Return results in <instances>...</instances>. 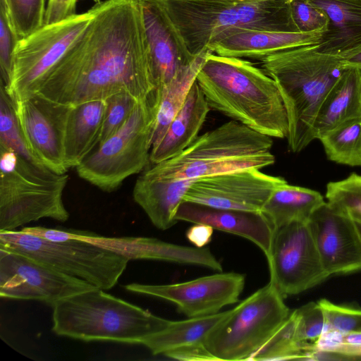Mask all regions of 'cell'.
I'll return each mask as SVG.
<instances>
[{"label":"cell","instance_id":"cell-14","mask_svg":"<svg viewBox=\"0 0 361 361\" xmlns=\"http://www.w3.org/2000/svg\"><path fill=\"white\" fill-rule=\"evenodd\" d=\"M245 284V274L222 271L185 282L166 285L133 283L129 291L161 298L173 303L188 318L220 312L224 307L236 303Z\"/></svg>","mask_w":361,"mask_h":361},{"label":"cell","instance_id":"cell-18","mask_svg":"<svg viewBox=\"0 0 361 361\" xmlns=\"http://www.w3.org/2000/svg\"><path fill=\"white\" fill-rule=\"evenodd\" d=\"M308 224L329 276L361 270V243L348 214L325 202L314 212Z\"/></svg>","mask_w":361,"mask_h":361},{"label":"cell","instance_id":"cell-34","mask_svg":"<svg viewBox=\"0 0 361 361\" xmlns=\"http://www.w3.org/2000/svg\"><path fill=\"white\" fill-rule=\"evenodd\" d=\"M326 198L335 208L361 219V175L353 173L343 180L329 183Z\"/></svg>","mask_w":361,"mask_h":361},{"label":"cell","instance_id":"cell-40","mask_svg":"<svg viewBox=\"0 0 361 361\" xmlns=\"http://www.w3.org/2000/svg\"><path fill=\"white\" fill-rule=\"evenodd\" d=\"M80 0H47L44 25L60 22L75 15L77 3ZM95 4L101 0H92Z\"/></svg>","mask_w":361,"mask_h":361},{"label":"cell","instance_id":"cell-20","mask_svg":"<svg viewBox=\"0 0 361 361\" xmlns=\"http://www.w3.org/2000/svg\"><path fill=\"white\" fill-rule=\"evenodd\" d=\"M323 32H294L253 28L225 32L210 45L216 54L262 60L276 52L300 46L317 44Z\"/></svg>","mask_w":361,"mask_h":361},{"label":"cell","instance_id":"cell-21","mask_svg":"<svg viewBox=\"0 0 361 361\" xmlns=\"http://www.w3.org/2000/svg\"><path fill=\"white\" fill-rule=\"evenodd\" d=\"M174 218L239 235L257 245L266 257L269 253L274 228L262 212L219 209L183 201Z\"/></svg>","mask_w":361,"mask_h":361},{"label":"cell","instance_id":"cell-47","mask_svg":"<svg viewBox=\"0 0 361 361\" xmlns=\"http://www.w3.org/2000/svg\"><path fill=\"white\" fill-rule=\"evenodd\" d=\"M222 1H241V2H254V1H267V0H222Z\"/></svg>","mask_w":361,"mask_h":361},{"label":"cell","instance_id":"cell-16","mask_svg":"<svg viewBox=\"0 0 361 361\" xmlns=\"http://www.w3.org/2000/svg\"><path fill=\"white\" fill-rule=\"evenodd\" d=\"M27 147L37 161L58 173H66L65 133L73 106L39 94L14 102Z\"/></svg>","mask_w":361,"mask_h":361},{"label":"cell","instance_id":"cell-39","mask_svg":"<svg viewBox=\"0 0 361 361\" xmlns=\"http://www.w3.org/2000/svg\"><path fill=\"white\" fill-rule=\"evenodd\" d=\"M20 38L12 27L5 7L0 3L1 82L7 86L11 74L13 58Z\"/></svg>","mask_w":361,"mask_h":361},{"label":"cell","instance_id":"cell-3","mask_svg":"<svg viewBox=\"0 0 361 361\" xmlns=\"http://www.w3.org/2000/svg\"><path fill=\"white\" fill-rule=\"evenodd\" d=\"M261 61L286 110L289 149L301 152L315 139L313 126L319 108L345 69L338 55L319 51L317 44L283 50Z\"/></svg>","mask_w":361,"mask_h":361},{"label":"cell","instance_id":"cell-46","mask_svg":"<svg viewBox=\"0 0 361 361\" xmlns=\"http://www.w3.org/2000/svg\"><path fill=\"white\" fill-rule=\"evenodd\" d=\"M351 218L353 219V220L354 221V224L356 227V229H357V233H358V235L360 238V240L361 243V219L353 218V217H351Z\"/></svg>","mask_w":361,"mask_h":361},{"label":"cell","instance_id":"cell-19","mask_svg":"<svg viewBox=\"0 0 361 361\" xmlns=\"http://www.w3.org/2000/svg\"><path fill=\"white\" fill-rule=\"evenodd\" d=\"M60 235L62 239H79L105 247L128 259L160 260L223 270L208 247L183 246L148 237H106L75 229L62 228Z\"/></svg>","mask_w":361,"mask_h":361},{"label":"cell","instance_id":"cell-44","mask_svg":"<svg viewBox=\"0 0 361 361\" xmlns=\"http://www.w3.org/2000/svg\"><path fill=\"white\" fill-rule=\"evenodd\" d=\"M324 355H333L343 357V358L361 357V345L340 344Z\"/></svg>","mask_w":361,"mask_h":361},{"label":"cell","instance_id":"cell-29","mask_svg":"<svg viewBox=\"0 0 361 361\" xmlns=\"http://www.w3.org/2000/svg\"><path fill=\"white\" fill-rule=\"evenodd\" d=\"M208 52L197 56L195 59L180 71L169 83L161 90H156L159 99L152 145L160 140L182 106L192 85L196 81L198 71Z\"/></svg>","mask_w":361,"mask_h":361},{"label":"cell","instance_id":"cell-17","mask_svg":"<svg viewBox=\"0 0 361 361\" xmlns=\"http://www.w3.org/2000/svg\"><path fill=\"white\" fill-rule=\"evenodd\" d=\"M147 44L150 71L156 90H161L196 58L160 0H139Z\"/></svg>","mask_w":361,"mask_h":361},{"label":"cell","instance_id":"cell-13","mask_svg":"<svg viewBox=\"0 0 361 361\" xmlns=\"http://www.w3.org/2000/svg\"><path fill=\"white\" fill-rule=\"evenodd\" d=\"M95 288L29 257L0 248L2 298L38 300L53 306L61 300Z\"/></svg>","mask_w":361,"mask_h":361},{"label":"cell","instance_id":"cell-1","mask_svg":"<svg viewBox=\"0 0 361 361\" xmlns=\"http://www.w3.org/2000/svg\"><path fill=\"white\" fill-rule=\"evenodd\" d=\"M90 10V24L37 94L70 106L120 92L146 101L156 88L139 0H105Z\"/></svg>","mask_w":361,"mask_h":361},{"label":"cell","instance_id":"cell-4","mask_svg":"<svg viewBox=\"0 0 361 361\" xmlns=\"http://www.w3.org/2000/svg\"><path fill=\"white\" fill-rule=\"evenodd\" d=\"M53 331L83 341L140 344L170 320L95 288L53 306Z\"/></svg>","mask_w":361,"mask_h":361},{"label":"cell","instance_id":"cell-11","mask_svg":"<svg viewBox=\"0 0 361 361\" xmlns=\"http://www.w3.org/2000/svg\"><path fill=\"white\" fill-rule=\"evenodd\" d=\"M93 18L90 9L58 23L44 25L20 39L5 90L13 102L36 94L52 68L85 30Z\"/></svg>","mask_w":361,"mask_h":361},{"label":"cell","instance_id":"cell-42","mask_svg":"<svg viewBox=\"0 0 361 361\" xmlns=\"http://www.w3.org/2000/svg\"><path fill=\"white\" fill-rule=\"evenodd\" d=\"M214 228L209 226L195 224L186 232L188 240L195 247H203L212 240Z\"/></svg>","mask_w":361,"mask_h":361},{"label":"cell","instance_id":"cell-33","mask_svg":"<svg viewBox=\"0 0 361 361\" xmlns=\"http://www.w3.org/2000/svg\"><path fill=\"white\" fill-rule=\"evenodd\" d=\"M9 21L19 37L23 39L44 25L45 0H0Z\"/></svg>","mask_w":361,"mask_h":361},{"label":"cell","instance_id":"cell-9","mask_svg":"<svg viewBox=\"0 0 361 361\" xmlns=\"http://www.w3.org/2000/svg\"><path fill=\"white\" fill-rule=\"evenodd\" d=\"M0 248L29 257L103 290L117 283L130 260L85 240L54 241L22 230L0 231Z\"/></svg>","mask_w":361,"mask_h":361},{"label":"cell","instance_id":"cell-38","mask_svg":"<svg viewBox=\"0 0 361 361\" xmlns=\"http://www.w3.org/2000/svg\"><path fill=\"white\" fill-rule=\"evenodd\" d=\"M293 20L300 32H325L329 18L307 0H288Z\"/></svg>","mask_w":361,"mask_h":361},{"label":"cell","instance_id":"cell-30","mask_svg":"<svg viewBox=\"0 0 361 361\" xmlns=\"http://www.w3.org/2000/svg\"><path fill=\"white\" fill-rule=\"evenodd\" d=\"M296 325L297 316L293 311L249 360H312L313 345H304L297 342Z\"/></svg>","mask_w":361,"mask_h":361},{"label":"cell","instance_id":"cell-23","mask_svg":"<svg viewBox=\"0 0 361 361\" xmlns=\"http://www.w3.org/2000/svg\"><path fill=\"white\" fill-rule=\"evenodd\" d=\"M195 180L155 176L144 171L135 181L133 200L152 224L164 231L178 222L176 212Z\"/></svg>","mask_w":361,"mask_h":361},{"label":"cell","instance_id":"cell-8","mask_svg":"<svg viewBox=\"0 0 361 361\" xmlns=\"http://www.w3.org/2000/svg\"><path fill=\"white\" fill-rule=\"evenodd\" d=\"M159 98L155 91L138 102L123 126L76 167L78 176L102 190L112 192L128 177L143 171L149 162Z\"/></svg>","mask_w":361,"mask_h":361},{"label":"cell","instance_id":"cell-36","mask_svg":"<svg viewBox=\"0 0 361 361\" xmlns=\"http://www.w3.org/2000/svg\"><path fill=\"white\" fill-rule=\"evenodd\" d=\"M294 311L297 316V342L308 345L310 342L317 341L325 325L324 314L318 302H308Z\"/></svg>","mask_w":361,"mask_h":361},{"label":"cell","instance_id":"cell-6","mask_svg":"<svg viewBox=\"0 0 361 361\" xmlns=\"http://www.w3.org/2000/svg\"><path fill=\"white\" fill-rule=\"evenodd\" d=\"M272 137L234 120L198 137L170 159L145 171L152 176L197 179L247 169H262L275 162Z\"/></svg>","mask_w":361,"mask_h":361},{"label":"cell","instance_id":"cell-45","mask_svg":"<svg viewBox=\"0 0 361 361\" xmlns=\"http://www.w3.org/2000/svg\"><path fill=\"white\" fill-rule=\"evenodd\" d=\"M342 343L350 345H361V333H350L343 334L338 331L336 340V345L334 347Z\"/></svg>","mask_w":361,"mask_h":361},{"label":"cell","instance_id":"cell-12","mask_svg":"<svg viewBox=\"0 0 361 361\" xmlns=\"http://www.w3.org/2000/svg\"><path fill=\"white\" fill-rule=\"evenodd\" d=\"M267 259L269 282L283 298L310 289L329 277L308 221H293L274 229Z\"/></svg>","mask_w":361,"mask_h":361},{"label":"cell","instance_id":"cell-15","mask_svg":"<svg viewBox=\"0 0 361 361\" xmlns=\"http://www.w3.org/2000/svg\"><path fill=\"white\" fill-rule=\"evenodd\" d=\"M286 183L283 178L261 169H243L195 179L183 201L219 209L261 212L273 190Z\"/></svg>","mask_w":361,"mask_h":361},{"label":"cell","instance_id":"cell-41","mask_svg":"<svg viewBox=\"0 0 361 361\" xmlns=\"http://www.w3.org/2000/svg\"><path fill=\"white\" fill-rule=\"evenodd\" d=\"M166 357L187 361L216 360L206 349L204 345L180 348L164 355Z\"/></svg>","mask_w":361,"mask_h":361},{"label":"cell","instance_id":"cell-28","mask_svg":"<svg viewBox=\"0 0 361 361\" xmlns=\"http://www.w3.org/2000/svg\"><path fill=\"white\" fill-rule=\"evenodd\" d=\"M229 310L181 321H171L163 330L145 339L141 345L154 355H166L180 348L204 345L212 328L224 318Z\"/></svg>","mask_w":361,"mask_h":361},{"label":"cell","instance_id":"cell-10","mask_svg":"<svg viewBox=\"0 0 361 361\" xmlns=\"http://www.w3.org/2000/svg\"><path fill=\"white\" fill-rule=\"evenodd\" d=\"M269 282L229 310L209 331L204 346L216 360H249L290 314Z\"/></svg>","mask_w":361,"mask_h":361},{"label":"cell","instance_id":"cell-32","mask_svg":"<svg viewBox=\"0 0 361 361\" xmlns=\"http://www.w3.org/2000/svg\"><path fill=\"white\" fill-rule=\"evenodd\" d=\"M0 146L15 152L30 161L42 165L33 157L27 147L15 104L7 94L2 82L0 85Z\"/></svg>","mask_w":361,"mask_h":361},{"label":"cell","instance_id":"cell-7","mask_svg":"<svg viewBox=\"0 0 361 361\" xmlns=\"http://www.w3.org/2000/svg\"><path fill=\"white\" fill-rule=\"evenodd\" d=\"M0 231L43 218L65 222L68 175L58 173L0 146Z\"/></svg>","mask_w":361,"mask_h":361},{"label":"cell","instance_id":"cell-25","mask_svg":"<svg viewBox=\"0 0 361 361\" xmlns=\"http://www.w3.org/2000/svg\"><path fill=\"white\" fill-rule=\"evenodd\" d=\"M329 18L319 51L338 55L361 44V0H307Z\"/></svg>","mask_w":361,"mask_h":361},{"label":"cell","instance_id":"cell-35","mask_svg":"<svg viewBox=\"0 0 361 361\" xmlns=\"http://www.w3.org/2000/svg\"><path fill=\"white\" fill-rule=\"evenodd\" d=\"M106 111L97 145L118 131L140 102L126 92L116 93L106 99Z\"/></svg>","mask_w":361,"mask_h":361},{"label":"cell","instance_id":"cell-24","mask_svg":"<svg viewBox=\"0 0 361 361\" xmlns=\"http://www.w3.org/2000/svg\"><path fill=\"white\" fill-rule=\"evenodd\" d=\"M361 118V70L347 68L322 102L313 130L320 139L342 123Z\"/></svg>","mask_w":361,"mask_h":361},{"label":"cell","instance_id":"cell-22","mask_svg":"<svg viewBox=\"0 0 361 361\" xmlns=\"http://www.w3.org/2000/svg\"><path fill=\"white\" fill-rule=\"evenodd\" d=\"M209 106L197 81L160 140L152 145L149 162L157 164L180 154L199 136Z\"/></svg>","mask_w":361,"mask_h":361},{"label":"cell","instance_id":"cell-43","mask_svg":"<svg viewBox=\"0 0 361 361\" xmlns=\"http://www.w3.org/2000/svg\"><path fill=\"white\" fill-rule=\"evenodd\" d=\"M342 66L345 68L361 70V44L338 54Z\"/></svg>","mask_w":361,"mask_h":361},{"label":"cell","instance_id":"cell-27","mask_svg":"<svg viewBox=\"0 0 361 361\" xmlns=\"http://www.w3.org/2000/svg\"><path fill=\"white\" fill-rule=\"evenodd\" d=\"M324 202L318 191L286 183L273 190L261 212L275 229L293 221H307Z\"/></svg>","mask_w":361,"mask_h":361},{"label":"cell","instance_id":"cell-37","mask_svg":"<svg viewBox=\"0 0 361 361\" xmlns=\"http://www.w3.org/2000/svg\"><path fill=\"white\" fill-rule=\"evenodd\" d=\"M325 317L324 329L343 334L361 333V310L336 305L326 299L318 301Z\"/></svg>","mask_w":361,"mask_h":361},{"label":"cell","instance_id":"cell-31","mask_svg":"<svg viewBox=\"0 0 361 361\" xmlns=\"http://www.w3.org/2000/svg\"><path fill=\"white\" fill-rule=\"evenodd\" d=\"M319 140L329 160L361 166V118L342 123Z\"/></svg>","mask_w":361,"mask_h":361},{"label":"cell","instance_id":"cell-5","mask_svg":"<svg viewBox=\"0 0 361 361\" xmlns=\"http://www.w3.org/2000/svg\"><path fill=\"white\" fill-rule=\"evenodd\" d=\"M160 1L195 56L209 51L212 42L232 29L300 32L293 20L288 0Z\"/></svg>","mask_w":361,"mask_h":361},{"label":"cell","instance_id":"cell-2","mask_svg":"<svg viewBox=\"0 0 361 361\" xmlns=\"http://www.w3.org/2000/svg\"><path fill=\"white\" fill-rule=\"evenodd\" d=\"M196 81L210 109L272 138L287 137L288 121L279 90L252 63L209 51Z\"/></svg>","mask_w":361,"mask_h":361},{"label":"cell","instance_id":"cell-26","mask_svg":"<svg viewBox=\"0 0 361 361\" xmlns=\"http://www.w3.org/2000/svg\"><path fill=\"white\" fill-rule=\"evenodd\" d=\"M106 99L73 106L65 133V161L68 169L76 168L96 147L106 111Z\"/></svg>","mask_w":361,"mask_h":361}]
</instances>
